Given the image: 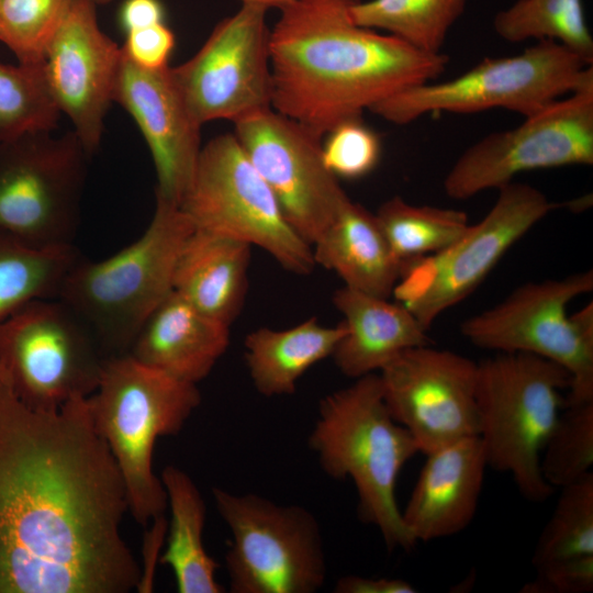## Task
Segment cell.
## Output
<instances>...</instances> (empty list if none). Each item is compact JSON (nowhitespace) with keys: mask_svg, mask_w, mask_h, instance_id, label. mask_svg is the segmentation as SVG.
Masks as SVG:
<instances>
[{"mask_svg":"<svg viewBox=\"0 0 593 593\" xmlns=\"http://www.w3.org/2000/svg\"><path fill=\"white\" fill-rule=\"evenodd\" d=\"M124 483L88 398L23 403L0 373V593H128Z\"/></svg>","mask_w":593,"mask_h":593,"instance_id":"1","label":"cell"},{"mask_svg":"<svg viewBox=\"0 0 593 593\" xmlns=\"http://www.w3.org/2000/svg\"><path fill=\"white\" fill-rule=\"evenodd\" d=\"M359 0H296L270 30L271 108L322 138L381 101L435 80L444 53L356 24Z\"/></svg>","mask_w":593,"mask_h":593,"instance_id":"2","label":"cell"},{"mask_svg":"<svg viewBox=\"0 0 593 593\" xmlns=\"http://www.w3.org/2000/svg\"><path fill=\"white\" fill-rule=\"evenodd\" d=\"M309 447L328 477L351 479L359 519L380 532L389 550H410L416 545L398 505L396 483L402 468L419 449L391 416L379 373L357 378L321 400Z\"/></svg>","mask_w":593,"mask_h":593,"instance_id":"3","label":"cell"},{"mask_svg":"<svg viewBox=\"0 0 593 593\" xmlns=\"http://www.w3.org/2000/svg\"><path fill=\"white\" fill-rule=\"evenodd\" d=\"M194 225L180 205L156 197L133 243L102 260L80 257L57 298L90 329L105 358L128 354L144 322L174 290L176 264Z\"/></svg>","mask_w":593,"mask_h":593,"instance_id":"4","label":"cell"},{"mask_svg":"<svg viewBox=\"0 0 593 593\" xmlns=\"http://www.w3.org/2000/svg\"><path fill=\"white\" fill-rule=\"evenodd\" d=\"M90 414L121 473L128 513L139 525L163 516L167 495L153 469L159 437L179 434L201 403L197 384L179 381L131 355L105 358L88 396Z\"/></svg>","mask_w":593,"mask_h":593,"instance_id":"5","label":"cell"},{"mask_svg":"<svg viewBox=\"0 0 593 593\" xmlns=\"http://www.w3.org/2000/svg\"><path fill=\"white\" fill-rule=\"evenodd\" d=\"M570 374L558 363L525 353H496L478 362V437L488 467L512 477L527 500H547L540 457L564 406Z\"/></svg>","mask_w":593,"mask_h":593,"instance_id":"6","label":"cell"},{"mask_svg":"<svg viewBox=\"0 0 593 593\" xmlns=\"http://www.w3.org/2000/svg\"><path fill=\"white\" fill-rule=\"evenodd\" d=\"M591 83L592 65L562 44L541 40L519 54L485 58L454 79L409 88L370 112L399 125L429 113L490 109H505L526 118Z\"/></svg>","mask_w":593,"mask_h":593,"instance_id":"7","label":"cell"},{"mask_svg":"<svg viewBox=\"0 0 593 593\" xmlns=\"http://www.w3.org/2000/svg\"><path fill=\"white\" fill-rule=\"evenodd\" d=\"M593 290V271L527 282L494 306L462 322L472 345L551 360L570 374L564 405L593 401V305L568 315L575 298Z\"/></svg>","mask_w":593,"mask_h":593,"instance_id":"8","label":"cell"},{"mask_svg":"<svg viewBox=\"0 0 593 593\" xmlns=\"http://www.w3.org/2000/svg\"><path fill=\"white\" fill-rule=\"evenodd\" d=\"M180 208L194 228L258 246L294 275L316 266L312 246L288 222L234 133L202 145Z\"/></svg>","mask_w":593,"mask_h":593,"instance_id":"9","label":"cell"},{"mask_svg":"<svg viewBox=\"0 0 593 593\" xmlns=\"http://www.w3.org/2000/svg\"><path fill=\"white\" fill-rule=\"evenodd\" d=\"M231 530L225 566L232 593H315L326 580L318 522L299 505L213 488Z\"/></svg>","mask_w":593,"mask_h":593,"instance_id":"10","label":"cell"},{"mask_svg":"<svg viewBox=\"0 0 593 593\" xmlns=\"http://www.w3.org/2000/svg\"><path fill=\"white\" fill-rule=\"evenodd\" d=\"M88 157L72 131L0 143V235L36 248L74 245Z\"/></svg>","mask_w":593,"mask_h":593,"instance_id":"11","label":"cell"},{"mask_svg":"<svg viewBox=\"0 0 593 593\" xmlns=\"http://www.w3.org/2000/svg\"><path fill=\"white\" fill-rule=\"evenodd\" d=\"M104 360L90 329L58 298L32 301L0 324V373L32 409L90 396Z\"/></svg>","mask_w":593,"mask_h":593,"instance_id":"12","label":"cell"},{"mask_svg":"<svg viewBox=\"0 0 593 593\" xmlns=\"http://www.w3.org/2000/svg\"><path fill=\"white\" fill-rule=\"evenodd\" d=\"M497 190L490 211L457 242L402 264L392 294L426 329L468 298L504 254L555 206L530 184L512 181Z\"/></svg>","mask_w":593,"mask_h":593,"instance_id":"13","label":"cell"},{"mask_svg":"<svg viewBox=\"0 0 593 593\" xmlns=\"http://www.w3.org/2000/svg\"><path fill=\"white\" fill-rule=\"evenodd\" d=\"M572 165H593V83L468 147L445 177L444 190L467 200L518 174Z\"/></svg>","mask_w":593,"mask_h":593,"instance_id":"14","label":"cell"},{"mask_svg":"<svg viewBox=\"0 0 593 593\" xmlns=\"http://www.w3.org/2000/svg\"><path fill=\"white\" fill-rule=\"evenodd\" d=\"M267 11L240 4L215 25L192 57L171 67L183 100L199 124L219 120L234 123L271 108Z\"/></svg>","mask_w":593,"mask_h":593,"instance_id":"15","label":"cell"},{"mask_svg":"<svg viewBox=\"0 0 593 593\" xmlns=\"http://www.w3.org/2000/svg\"><path fill=\"white\" fill-rule=\"evenodd\" d=\"M233 124L286 219L312 246L349 199L323 161L322 138L272 108Z\"/></svg>","mask_w":593,"mask_h":593,"instance_id":"16","label":"cell"},{"mask_svg":"<svg viewBox=\"0 0 593 593\" xmlns=\"http://www.w3.org/2000/svg\"><path fill=\"white\" fill-rule=\"evenodd\" d=\"M379 377L391 416L419 452L478 436V362L429 344L403 350Z\"/></svg>","mask_w":593,"mask_h":593,"instance_id":"17","label":"cell"},{"mask_svg":"<svg viewBox=\"0 0 593 593\" xmlns=\"http://www.w3.org/2000/svg\"><path fill=\"white\" fill-rule=\"evenodd\" d=\"M96 7L70 0L44 55L52 96L89 156L101 144L123 58L122 47L100 29Z\"/></svg>","mask_w":593,"mask_h":593,"instance_id":"18","label":"cell"},{"mask_svg":"<svg viewBox=\"0 0 593 593\" xmlns=\"http://www.w3.org/2000/svg\"><path fill=\"white\" fill-rule=\"evenodd\" d=\"M113 101L132 116L148 146L155 195L180 205L202 148V125L190 113L171 66L145 69L123 53Z\"/></svg>","mask_w":593,"mask_h":593,"instance_id":"19","label":"cell"},{"mask_svg":"<svg viewBox=\"0 0 593 593\" xmlns=\"http://www.w3.org/2000/svg\"><path fill=\"white\" fill-rule=\"evenodd\" d=\"M404 510L414 541L454 536L472 522L488 468L478 436L466 437L425 455Z\"/></svg>","mask_w":593,"mask_h":593,"instance_id":"20","label":"cell"},{"mask_svg":"<svg viewBox=\"0 0 593 593\" xmlns=\"http://www.w3.org/2000/svg\"><path fill=\"white\" fill-rule=\"evenodd\" d=\"M230 345V326L171 291L138 331L128 355L187 383L205 379Z\"/></svg>","mask_w":593,"mask_h":593,"instance_id":"21","label":"cell"},{"mask_svg":"<svg viewBox=\"0 0 593 593\" xmlns=\"http://www.w3.org/2000/svg\"><path fill=\"white\" fill-rule=\"evenodd\" d=\"M332 300L346 326L332 357L346 377L374 373L403 350L430 344L428 329L400 302L345 286Z\"/></svg>","mask_w":593,"mask_h":593,"instance_id":"22","label":"cell"},{"mask_svg":"<svg viewBox=\"0 0 593 593\" xmlns=\"http://www.w3.org/2000/svg\"><path fill=\"white\" fill-rule=\"evenodd\" d=\"M250 245L194 228L179 254L174 291L208 316L231 326L247 291Z\"/></svg>","mask_w":593,"mask_h":593,"instance_id":"23","label":"cell"},{"mask_svg":"<svg viewBox=\"0 0 593 593\" xmlns=\"http://www.w3.org/2000/svg\"><path fill=\"white\" fill-rule=\"evenodd\" d=\"M315 265L334 271L345 287L388 299L401 262L392 254L376 215L350 198L312 245Z\"/></svg>","mask_w":593,"mask_h":593,"instance_id":"24","label":"cell"},{"mask_svg":"<svg viewBox=\"0 0 593 593\" xmlns=\"http://www.w3.org/2000/svg\"><path fill=\"white\" fill-rule=\"evenodd\" d=\"M345 333L343 321L324 326L316 317L287 329L260 327L250 332L244 346L255 389L267 398L293 394L299 379L332 356Z\"/></svg>","mask_w":593,"mask_h":593,"instance_id":"25","label":"cell"},{"mask_svg":"<svg viewBox=\"0 0 593 593\" xmlns=\"http://www.w3.org/2000/svg\"><path fill=\"white\" fill-rule=\"evenodd\" d=\"M170 507L168 537L159 562L175 575L179 593H222L216 581L219 563L203 544L205 503L192 478L182 469L168 465L159 475Z\"/></svg>","mask_w":593,"mask_h":593,"instance_id":"26","label":"cell"},{"mask_svg":"<svg viewBox=\"0 0 593 593\" xmlns=\"http://www.w3.org/2000/svg\"><path fill=\"white\" fill-rule=\"evenodd\" d=\"M80 257L75 245L36 248L0 235V324L32 301L57 298Z\"/></svg>","mask_w":593,"mask_h":593,"instance_id":"27","label":"cell"},{"mask_svg":"<svg viewBox=\"0 0 593 593\" xmlns=\"http://www.w3.org/2000/svg\"><path fill=\"white\" fill-rule=\"evenodd\" d=\"M468 0H369L350 9L353 21L427 52L441 53Z\"/></svg>","mask_w":593,"mask_h":593,"instance_id":"28","label":"cell"},{"mask_svg":"<svg viewBox=\"0 0 593 593\" xmlns=\"http://www.w3.org/2000/svg\"><path fill=\"white\" fill-rule=\"evenodd\" d=\"M374 215L401 266L447 248L470 226L468 215L462 211L414 205L398 195L384 201Z\"/></svg>","mask_w":593,"mask_h":593,"instance_id":"29","label":"cell"},{"mask_svg":"<svg viewBox=\"0 0 593 593\" xmlns=\"http://www.w3.org/2000/svg\"><path fill=\"white\" fill-rule=\"evenodd\" d=\"M493 27L506 42L551 40L593 64V37L582 0H517L496 13Z\"/></svg>","mask_w":593,"mask_h":593,"instance_id":"30","label":"cell"},{"mask_svg":"<svg viewBox=\"0 0 593 593\" xmlns=\"http://www.w3.org/2000/svg\"><path fill=\"white\" fill-rule=\"evenodd\" d=\"M60 115L44 63L0 64V143L30 133L53 132Z\"/></svg>","mask_w":593,"mask_h":593,"instance_id":"31","label":"cell"},{"mask_svg":"<svg viewBox=\"0 0 593 593\" xmlns=\"http://www.w3.org/2000/svg\"><path fill=\"white\" fill-rule=\"evenodd\" d=\"M593 555V472L561 488L533 555L536 569Z\"/></svg>","mask_w":593,"mask_h":593,"instance_id":"32","label":"cell"},{"mask_svg":"<svg viewBox=\"0 0 593 593\" xmlns=\"http://www.w3.org/2000/svg\"><path fill=\"white\" fill-rule=\"evenodd\" d=\"M540 457V470L552 488L568 485L593 467V401L564 405Z\"/></svg>","mask_w":593,"mask_h":593,"instance_id":"33","label":"cell"},{"mask_svg":"<svg viewBox=\"0 0 593 593\" xmlns=\"http://www.w3.org/2000/svg\"><path fill=\"white\" fill-rule=\"evenodd\" d=\"M70 0H0L2 43L20 64H42Z\"/></svg>","mask_w":593,"mask_h":593,"instance_id":"34","label":"cell"},{"mask_svg":"<svg viewBox=\"0 0 593 593\" xmlns=\"http://www.w3.org/2000/svg\"><path fill=\"white\" fill-rule=\"evenodd\" d=\"M381 142L361 118L344 121L322 139L326 168L337 178L358 179L371 172L379 163Z\"/></svg>","mask_w":593,"mask_h":593,"instance_id":"35","label":"cell"},{"mask_svg":"<svg viewBox=\"0 0 593 593\" xmlns=\"http://www.w3.org/2000/svg\"><path fill=\"white\" fill-rule=\"evenodd\" d=\"M535 580L522 590L526 593H589L593 591V555L544 566Z\"/></svg>","mask_w":593,"mask_h":593,"instance_id":"36","label":"cell"},{"mask_svg":"<svg viewBox=\"0 0 593 593\" xmlns=\"http://www.w3.org/2000/svg\"><path fill=\"white\" fill-rule=\"evenodd\" d=\"M175 44L174 32L161 22L126 32L122 49L135 65L156 70L169 66Z\"/></svg>","mask_w":593,"mask_h":593,"instance_id":"37","label":"cell"},{"mask_svg":"<svg viewBox=\"0 0 593 593\" xmlns=\"http://www.w3.org/2000/svg\"><path fill=\"white\" fill-rule=\"evenodd\" d=\"M335 593H415L417 590L407 581L395 578H368L346 575L339 578Z\"/></svg>","mask_w":593,"mask_h":593,"instance_id":"38","label":"cell"},{"mask_svg":"<svg viewBox=\"0 0 593 593\" xmlns=\"http://www.w3.org/2000/svg\"><path fill=\"white\" fill-rule=\"evenodd\" d=\"M153 526L145 533L143 540V568L137 584V592H152L154 588V570L156 560L166 536L168 523L165 516L152 521Z\"/></svg>","mask_w":593,"mask_h":593,"instance_id":"39","label":"cell"},{"mask_svg":"<svg viewBox=\"0 0 593 593\" xmlns=\"http://www.w3.org/2000/svg\"><path fill=\"white\" fill-rule=\"evenodd\" d=\"M165 11L159 0H125L120 9L124 32L164 22Z\"/></svg>","mask_w":593,"mask_h":593,"instance_id":"40","label":"cell"},{"mask_svg":"<svg viewBox=\"0 0 593 593\" xmlns=\"http://www.w3.org/2000/svg\"><path fill=\"white\" fill-rule=\"evenodd\" d=\"M239 1L242 4L256 5V7L264 8L266 10H269L272 8L282 10L283 8L290 5L296 0H239Z\"/></svg>","mask_w":593,"mask_h":593,"instance_id":"41","label":"cell"},{"mask_svg":"<svg viewBox=\"0 0 593 593\" xmlns=\"http://www.w3.org/2000/svg\"><path fill=\"white\" fill-rule=\"evenodd\" d=\"M96 4H107L111 2L112 0H92Z\"/></svg>","mask_w":593,"mask_h":593,"instance_id":"42","label":"cell"},{"mask_svg":"<svg viewBox=\"0 0 593 593\" xmlns=\"http://www.w3.org/2000/svg\"><path fill=\"white\" fill-rule=\"evenodd\" d=\"M2 41V33H1V29H0V42Z\"/></svg>","mask_w":593,"mask_h":593,"instance_id":"43","label":"cell"}]
</instances>
